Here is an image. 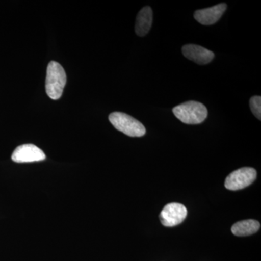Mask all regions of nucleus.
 Returning <instances> with one entry per match:
<instances>
[{
    "mask_svg": "<svg viewBox=\"0 0 261 261\" xmlns=\"http://www.w3.org/2000/svg\"><path fill=\"white\" fill-rule=\"evenodd\" d=\"M173 114L186 124H199L207 116V110L203 104L196 101H188L176 106L173 109Z\"/></svg>",
    "mask_w": 261,
    "mask_h": 261,
    "instance_id": "f03ea898",
    "label": "nucleus"
},
{
    "mask_svg": "<svg viewBox=\"0 0 261 261\" xmlns=\"http://www.w3.org/2000/svg\"><path fill=\"white\" fill-rule=\"evenodd\" d=\"M250 107L252 114L254 115L257 119L260 120L261 118V97L260 96H254L250 98Z\"/></svg>",
    "mask_w": 261,
    "mask_h": 261,
    "instance_id": "9b49d317",
    "label": "nucleus"
},
{
    "mask_svg": "<svg viewBox=\"0 0 261 261\" xmlns=\"http://www.w3.org/2000/svg\"><path fill=\"white\" fill-rule=\"evenodd\" d=\"M152 23V10L145 7L139 12L136 20L135 32L140 37H144L150 30Z\"/></svg>",
    "mask_w": 261,
    "mask_h": 261,
    "instance_id": "1a4fd4ad",
    "label": "nucleus"
},
{
    "mask_svg": "<svg viewBox=\"0 0 261 261\" xmlns=\"http://www.w3.org/2000/svg\"><path fill=\"white\" fill-rule=\"evenodd\" d=\"M187 216V210L185 205L172 202L165 206L159 217L163 226L172 227L183 222Z\"/></svg>",
    "mask_w": 261,
    "mask_h": 261,
    "instance_id": "39448f33",
    "label": "nucleus"
},
{
    "mask_svg": "<svg viewBox=\"0 0 261 261\" xmlns=\"http://www.w3.org/2000/svg\"><path fill=\"white\" fill-rule=\"evenodd\" d=\"M260 228V223L256 220H244L233 224L231 231L235 236L245 237L257 232Z\"/></svg>",
    "mask_w": 261,
    "mask_h": 261,
    "instance_id": "9d476101",
    "label": "nucleus"
},
{
    "mask_svg": "<svg viewBox=\"0 0 261 261\" xmlns=\"http://www.w3.org/2000/svg\"><path fill=\"white\" fill-rule=\"evenodd\" d=\"M109 121L117 130L130 137H141L146 134V128L144 125L126 113H111Z\"/></svg>",
    "mask_w": 261,
    "mask_h": 261,
    "instance_id": "7ed1b4c3",
    "label": "nucleus"
},
{
    "mask_svg": "<svg viewBox=\"0 0 261 261\" xmlns=\"http://www.w3.org/2000/svg\"><path fill=\"white\" fill-rule=\"evenodd\" d=\"M182 53L187 59L200 65L207 64L214 58V53L213 51L196 44H187L184 46L182 47Z\"/></svg>",
    "mask_w": 261,
    "mask_h": 261,
    "instance_id": "0eeeda50",
    "label": "nucleus"
},
{
    "mask_svg": "<svg viewBox=\"0 0 261 261\" xmlns=\"http://www.w3.org/2000/svg\"><path fill=\"white\" fill-rule=\"evenodd\" d=\"M66 73L60 63L51 61L47 66L46 92L51 99H60L66 84Z\"/></svg>",
    "mask_w": 261,
    "mask_h": 261,
    "instance_id": "f257e3e1",
    "label": "nucleus"
},
{
    "mask_svg": "<svg viewBox=\"0 0 261 261\" xmlns=\"http://www.w3.org/2000/svg\"><path fill=\"white\" fill-rule=\"evenodd\" d=\"M227 8V5L225 3L215 5L211 8L197 10L194 14V17L199 23L202 25H210L219 21Z\"/></svg>",
    "mask_w": 261,
    "mask_h": 261,
    "instance_id": "6e6552de",
    "label": "nucleus"
},
{
    "mask_svg": "<svg viewBox=\"0 0 261 261\" xmlns=\"http://www.w3.org/2000/svg\"><path fill=\"white\" fill-rule=\"evenodd\" d=\"M45 159V154L42 149L32 144L19 146L12 154V160L19 163L36 162Z\"/></svg>",
    "mask_w": 261,
    "mask_h": 261,
    "instance_id": "423d86ee",
    "label": "nucleus"
},
{
    "mask_svg": "<svg viewBox=\"0 0 261 261\" xmlns=\"http://www.w3.org/2000/svg\"><path fill=\"white\" fill-rule=\"evenodd\" d=\"M255 169L244 167L230 173L225 180V187L228 190L236 191L250 186L256 178Z\"/></svg>",
    "mask_w": 261,
    "mask_h": 261,
    "instance_id": "20e7f679",
    "label": "nucleus"
}]
</instances>
